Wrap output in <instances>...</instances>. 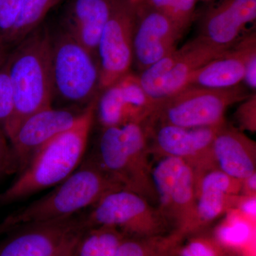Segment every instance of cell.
<instances>
[{"instance_id": "6da1fadb", "label": "cell", "mask_w": 256, "mask_h": 256, "mask_svg": "<svg viewBox=\"0 0 256 256\" xmlns=\"http://www.w3.org/2000/svg\"><path fill=\"white\" fill-rule=\"evenodd\" d=\"M98 96L84 108L72 128L42 146L14 182L0 193V206L58 185L78 168L86 150Z\"/></svg>"}, {"instance_id": "7a4b0ae2", "label": "cell", "mask_w": 256, "mask_h": 256, "mask_svg": "<svg viewBox=\"0 0 256 256\" xmlns=\"http://www.w3.org/2000/svg\"><path fill=\"white\" fill-rule=\"evenodd\" d=\"M14 97V112L4 131L11 140L30 116L52 107V36L40 26L13 48L6 62Z\"/></svg>"}, {"instance_id": "3957f363", "label": "cell", "mask_w": 256, "mask_h": 256, "mask_svg": "<svg viewBox=\"0 0 256 256\" xmlns=\"http://www.w3.org/2000/svg\"><path fill=\"white\" fill-rule=\"evenodd\" d=\"M144 124H128L102 128L94 159L122 190L141 195L156 206Z\"/></svg>"}, {"instance_id": "277c9868", "label": "cell", "mask_w": 256, "mask_h": 256, "mask_svg": "<svg viewBox=\"0 0 256 256\" xmlns=\"http://www.w3.org/2000/svg\"><path fill=\"white\" fill-rule=\"evenodd\" d=\"M122 190L98 164L94 156L46 196L6 217L13 227L30 222L66 218L95 205L109 192Z\"/></svg>"}, {"instance_id": "5b68a950", "label": "cell", "mask_w": 256, "mask_h": 256, "mask_svg": "<svg viewBox=\"0 0 256 256\" xmlns=\"http://www.w3.org/2000/svg\"><path fill=\"white\" fill-rule=\"evenodd\" d=\"M249 95L240 85L223 89L190 86L158 101L144 126L170 124L186 128L222 126L226 122L228 108Z\"/></svg>"}, {"instance_id": "8992f818", "label": "cell", "mask_w": 256, "mask_h": 256, "mask_svg": "<svg viewBox=\"0 0 256 256\" xmlns=\"http://www.w3.org/2000/svg\"><path fill=\"white\" fill-rule=\"evenodd\" d=\"M95 58L64 30L52 37L54 96L72 105H88L99 94V69Z\"/></svg>"}, {"instance_id": "52a82bcc", "label": "cell", "mask_w": 256, "mask_h": 256, "mask_svg": "<svg viewBox=\"0 0 256 256\" xmlns=\"http://www.w3.org/2000/svg\"><path fill=\"white\" fill-rule=\"evenodd\" d=\"M89 208V212H84L86 229L99 226H112L132 237L156 236L170 230V226L158 207L128 190L109 192Z\"/></svg>"}, {"instance_id": "ba28073f", "label": "cell", "mask_w": 256, "mask_h": 256, "mask_svg": "<svg viewBox=\"0 0 256 256\" xmlns=\"http://www.w3.org/2000/svg\"><path fill=\"white\" fill-rule=\"evenodd\" d=\"M156 207L172 230L184 239L194 215L196 176L186 162L172 156L158 158L152 170Z\"/></svg>"}, {"instance_id": "9c48e42d", "label": "cell", "mask_w": 256, "mask_h": 256, "mask_svg": "<svg viewBox=\"0 0 256 256\" xmlns=\"http://www.w3.org/2000/svg\"><path fill=\"white\" fill-rule=\"evenodd\" d=\"M229 50L213 46L198 36L143 70L140 82L150 96L161 100L188 86L198 69Z\"/></svg>"}, {"instance_id": "30bf717a", "label": "cell", "mask_w": 256, "mask_h": 256, "mask_svg": "<svg viewBox=\"0 0 256 256\" xmlns=\"http://www.w3.org/2000/svg\"><path fill=\"white\" fill-rule=\"evenodd\" d=\"M137 11L130 0H114L110 18L98 45L99 90L114 85L130 72L134 62L133 36Z\"/></svg>"}, {"instance_id": "8fae6325", "label": "cell", "mask_w": 256, "mask_h": 256, "mask_svg": "<svg viewBox=\"0 0 256 256\" xmlns=\"http://www.w3.org/2000/svg\"><path fill=\"white\" fill-rule=\"evenodd\" d=\"M85 230L84 212L66 218L21 224L0 242V256H52Z\"/></svg>"}, {"instance_id": "7c38bea8", "label": "cell", "mask_w": 256, "mask_h": 256, "mask_svg": "<svg viewBox=\"0 0 256 256\" xmlns=\"http://www.w3.org/2000/svg\"><path fill=\"white\" fill-rule=\"evenodd\" d=\"M223 124L197 128L154 124L146 128L152 137L150 151L158 158L172 156L184 160L193 168L197 176L217 168L212 148L216 134Z\"/></svg>"}, {"instance_id": "4fadbf2b", "label": "cell", "mask_w": 256, "mask_h": 256, "mask_svg": "<svg viewBox=\"0 0 256 256\" xmlns=\"http://www.w3.org/2000/svg\"><path fill=\"white\" fill-rule=\"evenodd\" d=\"M158 102L144 92L138 76L129 72L99 94L96 116L102 128L144 124Z\"/></svg>"}, {"instance_id": "5bb4252c", "label": "cell", "mask_w": 256, "mask_h": 256, "mask_svg": "<svg viewBox=\"0 0 256 256\" xmlns=\"http://www.w3.org/2000/svg\"><path fill=\"white\" fill-rule=\"evenodd\" d=\"M82 110L54 108L52 106L25 120L10 140L18 162V173L28 166L42 146L72 128Z\"/></svg>"}, {"instance_id": "9a60e30c", "label": "cell", "mask_w": 256, "mask_h": 256, "mask_svg": "<svg viewBox=\"0 0 256 256\" xmlns=\"http://www.w3.org/2000/svg\"><path fill=\"white\" fill-rule=\"evenodd\" d=\"M194 215L188 235L202 232L220 216L236 206L242 181L230 178L218 168L207 170L196 176Z\"/></svg>"}, {"instance_id": "2e32d148", "label": "cell", "mask_w": 256, "mask_h": 256, "mask_svg": "<svg viewBox=\"0 0 256 256\" xmlns=\"http://www.w3.org/2000/svg\"><path fill=\"white\" fill-rule=\"evenodd\" d=\"M136 11L133 57L138 68L143 70L176 50L183 34L159 12L138 8Z\"/></svg>"}, {"instance_id": "e0dca14e", "label": "cell", "mask_w": 256, "mask_h": 256, "mask_svg": "<svg viewBox=\"0 0 256 256\" xmlns=\"http://www.w3.org/2000/svg\"><path fill=\"white\" fill-rule=\"evenodd\" d=\"M256 18V0H220L205 14L198 36L213 46L229 50Z\"/></svg>"}, {"instance_id": "ac0fdd59", "label": "cell", "mask_w": 256, "mask_h": 256, "mask_svg": "<svg viewBox=\"0 0 256 256\" xmlns=\"http://www.w3.org/2000/svg\"><path fill=\"white\" fill-rule=\"evenodd\" d=\"M255 48V32L242 36L228 52L198 69L188 86L223 89L238 86L244 79L248 55Z\"/></svg>"}, {"instance_id": "d6986e66", "label": "cell", "mask_w": 256, "mask_h": 256, "mask_svg": "<svg viewBox=\"0 0 256 256\" xmlns=\"http://www.w3.org/2000/svg\"><path fill=\"white\" fill-rule=\"evenodd\" d=\"M216 166L230 178L242 180L256 173V144L240 130L224 124L213 143Z\"/></svg>"}, {"instance_id": "ffe728a7", "label": "cell", "mask_w": 256, "mask_h": 256, "mask_svg": "<svg viewBox=\"0 0 256 256\" xmlns=\"http://www.w3.org/2000/svg\"><path fill=\"white\" fill-rule=\"evenodd\" d=\"M114 0H74L64 22L67 32L94 56Z\"/></svg>"}, {"instance_id": "44dd1931", "label": "cell", "mask_w": 256, "mask_h": 256, "mask_svg": "<svg viewBox=\"0 0 256 256\" xmlns=\"http://www.w3.org/2000/svg\"><path fill=\"white\" fill-rule=\"evenodd\" d=\"M60 0H22L21 6L14 28L5 38L2 47L9 48L18 46L30 34L36 30L42 22Z\"/></svg>"}, {"instance_id": "7402d4cb", "label": "cell", "mask_w": 256, "mask_h": 256, "mask_svg": "<svg viewBox=\"0 0 256 256\" xmlns=\"http://www.w3.org/2000/svg\"><path fill=\"white\" fill-rule=\"evenodd\" d=\"M183 240L174 232L156 236H127L114 256H174Z\"/></svg>"}, {"instance_id": "603a6c76", "label": "cell", "mask_w": 256, "mask_h": 256, "mask_svg": "<svg viewBox=\"0 0 256 256\" xmlns=\"http://www.w3.org/2000/svg\"><path fill=\"white\" fill-rule=\"evenodd\" d=\"M127 236L112 226H99L84 230L80 236L75 256H114Z\"/></svg>"}, {"instance_id": "cb8c5ba5", "label": "cell", "mask_w": 256, "mask_h": 256, "mask_svg": "<svg viewBox=\"0 0 256 256\" xmlns=\"http://www.w3.org/2000/svg\"><path fill=\"white\" fill-rule=\"evenodd\" d=\"M226 220L220 224L216 237L226 246L237 248L250 236L254 220L237 208L229 210Z\"/></svg>"}, {"instance_id": "d4e9b609", "label": "cell", "mask_w": 256, "mask_h": 256, "mask_svg": "<svg viewBox=\"0 0 256 256\" xmlns=\"http://www.w3.org/2000/svg\"><path fill=\"white\" fill-rule=\"evenodd\" d=\"M188 244L178 247V256H222L225 246L216 236L202 235L200 233L188 236Z\"/></svg>"}, {"instance_id": "484cf974", "label": "cell", "mask_w": 256, "mask_h": 256, "mask_svg": "<svg viewBox=\"0 0 256 256\" xmlns=\"http://www.w3.org/2000/svg\"><path fill=\"white\" fill-rule=\"evenodd\" d=\"M14 112V97L6 62L0 68V129L4 130Z\"/></svg>"}, {"instance_id": "4316f807", "label": "cell", "mask_w": 256, "mask_h": 256, "mask_svg": "<svg viewBox=\"0 0 256 256\" xmlns=\"http://www.w3.org/2000/svg\"><path fill=\"white\" fill-rule=\"evenodd\" d=\"M197 0H174L168 18L182 33L191 24Z\"/></svg>"}, {"instance_id": "83f0119b", "label": "cell", "mask_w": 256, "mask_h": 256, "mask_svg": "<svg viewBox=\"0 0 256 256\" xmlns=\"http://www.w3.org/2000/svg\"><path fill=\"white\" fill-rule=\"evenodd\" d=\"M22 0H0V47L14 28Z\"/></svg>"}, {"instance_id": "f1b7e54d", "label": "cell", "mask_w": 256, "mask_h": 256, "mask_svg": "<svg viewBox=\"0 0 256 256\" xmlns=\"http://www.w3.org/2000/svg\"><path fill=\"white\" fill-rule=\"evenodd\" d=\"M236 120L239 130L255 132L256 131V94H252L240 102L236 111Z\"/></svg>"}, {"instance_id": "f546056e", "label": "cell", "mask_w": 256, "mask_h": 256, "mask_svg": "<svg viewBox=\"0 0 256 256\" xmlns=\"http://www.w3.org/2000/svg\"><path fill=\"white\" fill-rule=\"evenodd\" d=\"M18 168L10 140L0 129V178L18 173Z\"/></svg>"}, {"instance_id": "4dcf8cb0", "label": "cell", "mask_w": 256, "mask_h": 256, "mask_svg": "<svg viewBox=\"0 0 256 256\" xmlns=\"http://www.w3.org/2000/svg\"><path fill=\"white\" fill-rule=\"evenodd\" d=\"M244 82L252 90L256 88V48L250 50L245 63Z\"/></svg>"}, {"instance_id": "1f68e13d", "label": "cell", "mask_w": 256, "mask_h": 256, "mask_svg": "<svg viewBox=\"0 0 256 256\" xmlns=\"http://www.w3.org/2000/svg\"><path fill=\"white\" fill-rule=\"evenodd\" d=\"M240 195L246 196H256V173L242 180Z\"/></svg>"}, {"instance_id": "d6a6232c", "label": "cell", "mask_w": 256, "mask_h": 256, "mask_svg": "<svg viewBox=\"0 0 256 256\" xmlns=\"http://www.w3.org/2000/svg\"><path fill=\"white\" fill-rule=\"evenodd\" d=\"M84 232L76 235L62 248H60L58 252H56L54 255L52 256H75L77 244H78L79 238Z\"/></svg>"}, {"instance_id": "836d02e7", "label": "cell", "mask_w": 256, "mask_h": 256, "mask_svg": "<svg viewBox=\"0 0 256 256\" xmlns=\"http://www.w3.org/2000/svg\"><path fill=\"white\" fill-rule=\"evenodd\" d=\"M222 256H242V250H239L238 248L226 246Z\"/></svg>"}, {"instance_id": "e575fe53", "label": "cell", "mask_w": 256, "mask_h": 256, "mask_svg": "<svg viewBox=\"0 0 256 256\" xmlns=\"http://www.w3.org/2000/svg\"><path fill=\"white\" fill-rule=\"evenodd\" d=\"M12 228V226L10 224L9 220L8 218H5L2 222L0 223V236L5 233H8Z\"/></svg>"}, {"instance_id": "d590c367", "label": "cell", "mask_w": 256, "mask_h": 256, "mask_svg": "<svg viewBox=\"0 0 256 256\" xmlns=\"http://www.w3.org/2000/svg\"><path fill=\"white\" fill-rule=\"evenodd\" d=\"M8 56H9V54L6 52V50H4V48L0 47V68L3 66V65L5 64V62H6V60H8Z\"/></svg>"}, {"instance_id": "8d00e7d4", "label": "cell", "mask_w": 256, "mask_h": 256, "mask_svg": "<svg viewBox=\"0 0 256 256\" xmlns=\"http://www.w3.org/2000/svg\"><path fill=\"white\" fill-rule=\"evenodd\" d=\"M130 1L132 2L133 4H137V3L139 2H140L141 0H130Z\"/></svg>"}, {"instance_id": "74e56055", "label": "cell", "mask_w": 256, "mask_h": 256, "mask_svg": "<svg viewBox=\"0 0 256 256\" xmlns=\"http://www.w3.org/2000/svg\"><path fill=\"white\" fill-rule=\"evenodd\" d=\"M242 256H250L247 252H242Z\"/></svg>"}, {"instance_id": "f35d334b", "label": "cell", "mask_w": 256, "mask_h": 256, "mask_svg": "<svg viewBox=\"0 0 256 256\" xmlns=\"http://www.w3.org/2000/svg\"><path fill=\"white\" fill-rule=\"evenodd\" d=\"M202 1H210V0H202Z\"/></svg>"}]
</instances>
